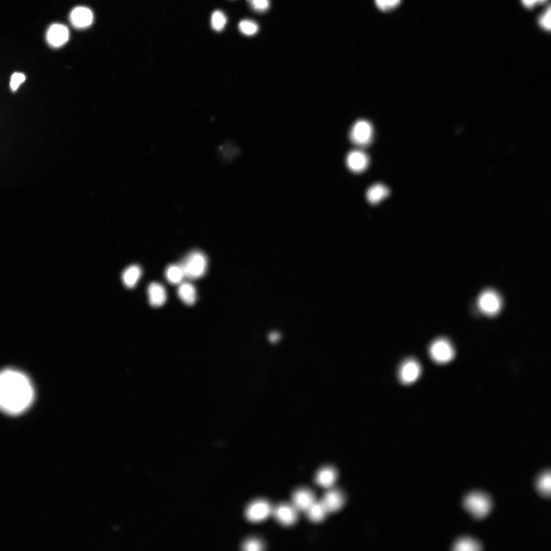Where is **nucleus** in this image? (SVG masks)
Masks as SVG:
<instances>
[{"instance_id":"21","label":"nucleus","mask_w":551,"mask_h":551,"mask_svg":"<svg viewBox=\"0 0 551 551\" xmlns=\"http://www.w3.org/2000/svg\"><path fill=\"white\" fill-rule=\"evenodd\" d=\"M165 275L167 280L174 285L181 283L186 277L180 264L169 265L165 270Z\"/></svg>"},{"instance_id":"13","label":"nucleus","mask_w":551,"mask_h":551,"mask_svg":"<svg viewBox=\"0 0 551 551\" xmlns=\"http://www.w3.org/2000/svg\"><path fill=\"white\" fill-rule=\"evenodd\" d=\"M346 498L343 493L338 489L328 491L321 500L328 512L340 510L345 503Z\"/></svg>"},{"instance_id":"15","label":"nucleus","mask_w":551,"mask_h":551,"mask_svg":"<svg viewBox=\"0 0 551 551\" xmlns=\"http://www.w3.org/2000/svg\"><path fill=\"white\" fill-rule=\"evenodd\" d=\"M148 293L149 302L151 306L159 307L165 303L167 299L166 292L161 284L156 282L150 284Z\"/></svg>"},{"instance_id":"2","label":"nucleus","mask_w":551,"mask_h":551,"mask_svg":"<svg viewBox=\"0 0 551 551\" xmlns=\"http://www.w3.org/2000/svg\"><path fill=\"white\" fill-rule=\"evenodd\" d=\"M180 265L185 277L192 280L197 279L202 277L205 274L208 260L204 253L198 250H195L183 259Z\"/></svg>"},{"instance_id":"25","label":"nucleus","mask_w":551,"mask_h":551,"mask_svg":"<svg viewBox=\"0 0 551 551\" xmlns=\"http://www.w3.org/2000/svg\"><path fill=\"white\" fill-rule=\"evenodd\" d=\"M239 29L242 34L250 37L256 34L259 27L258 24L252 20H244L240 22Z\"/></svg>"},{"instance_id":"27","label":"nucleus","mask_w":551,"mask_h":551,"mask_svg":"<svg viewBox=\"0 0 551 551\" xmlns=\"http://www.w3.org/2000/svg\"><path fill=\"white\" fill-rule=\"evenodd\" d=\"M252 8L258 12H264L270 6V0H247Z\"/></svg>"},{"instance_id":"5","label":"nucleus","mask_w":551,"mask_h":551,"mask_svg":"<svg viewBox=\"0 0 551 551\" xmlns=\"http://www.w3.org/2000/svg\"><path fill=\"white\" fill-rule=\"evenodd\" d=\"M502 301L495 291L487 290L483 292L478 299V306L481 312L486 315H497L501 309Z\"/></svg>"},{"instance_id":"24","label":"nucleus","mask_w":551,"mask_h":551,"mask_svg":"<svg viewBox=\"0 0 551 551\" xmlns=\"http://www.w3.org/2000/svg\"><path fill=\"white\" fill-rule=\"evenodd\" d=\"M456 551H478L481 550V546L474 540L470 538H462L458 540L453 546Z\"/></svg>"},{"instance_id":"17","label":"nucleus","mask_w":551,"mask_h":551,"mask_svg":"<svg viewBox=\"0 0 551 551\" xmlns=\"http://www.w3.org/2000/svg\"><path fill=\"white\" fill-rule=\"evenodd\" d=\"M390 191L388 188L382 184L378 183L371 187L366 192V198L372 204L380 203L389 196Z\"/></svg>"},{"instance_id":"22","label":"nucleus","mask_w":551,"mask_h":551,"mask_svg":"<svg viewBox=\"0 0 551 551\" xmlns=\"http://www.w3.org/2000/svg\"><path fill=\"white\" fill-rule=\"evenodd\" d=\"M537 488L540 494L544 497L550 498L551 495V473L545 471L537 479Z\"/></svg>"},{"instance_id":"28","label":"nucleus","mask_w":551,"mask_h":551,"mask_svg":"<svg viewBox=\"0 0 551 551\" xmlns=\"http://www.w3.org/2000/svg\"><path fill=\"white\" fill-rule=\"evenodd\" d=\"M242 549L245 551H260L264 549L263 543L256 539H250L243 544Z\"/></svg>"},{"instance_id":"29","label":"nucleus","mask_w":551,"mask_h":551,"mask_svg":"<svg viewBox=\"0 0 551 551\" xmlns=\"http://www.w3.org/2000/svg\"><path fill=\"white\" fill-rule=\"evenodd\" d=\"M551 7L549 6L542 14L539 19V24L544 29L551 30Z\"/></svg>"},{"instance_id":"1","label":"nucleus","mask_w":551,"mask_h":551,"mask_svg":"<svg viewBox=\"0 0 551 551\" xmlns=\"http://www.w3.org/2000/svg\"><path fill=\"white\" fill-rule=\"evenodd\" d=\"M35 397L34 388L25 374L12 369L0 372V410L20 414L29 408Z\"/></svg>"},{"instance_id":"16","label":"nucleus","mask_w":551,"mask_h":551,"mask_svg":"<svg viewBox=\"0 0 551 551\" xmlns=\"http://www.w3.org/2000/svg\"><path fill=\"white\" fill-rule=\"evenodd\" d=\"M338 472L332 466H326L320 470L315 475V482L320 486L329 488L337 480Z\"/></svg>"},{"instance_id":"18","label":"nucleus","mask_w":551,"mask_h":551,"mask_svg":"<svg viewBox=\"0 0 551 551\" xmlns=\"http://www.w3.org/2000/svg\"><path fill=\"white\" fill-rule=\"evenodd\" d=\"M178 295L182 302L187 305H193L196 301V290L190 283L185 282L181 284L178 290Z\"/></svg>"},{"instance_id":"8","label":"nucleus","mask_w":551,"mask_h":551,"mask_svg":"<svg viewBox=\"0 0 551 551\" xmlns=\"http://www.w3.org/2000/svg\"><path fill=\"white\" fill-rule=\"evenodd\" d=\"M421 373L420 363L413 358L404 360L400 365L399 378L403 385H408L418 379Z\"/></svg>"},{"instance_id":"30","label":"nucleus","mask_w":551,"mask_h":551,"mask_svg":"<svg viewBox=\"0 0 551 551\" xmlns=\"http://www.w3.org/2000/svg\"><path fill=\"white\" fill-rule=\"evenodd\" d=\"M25 76L20 73H15L12 75L10 80V88L13 91L18 89L19 86L25 80Z\"/></svg>"},{"instance_id":"20","label":"nucleus","mask_w":551,"mask_h":551,"mask_svg":"<svg viewBox=\"0 0 551 551\" xmlns=\"http://www.w3.org/2000/svg\"><path fill=\"white\" fill-rule=\"evenodd\" d=\"M141 275L142 270L140 266L137 265L129 266L123 273L122 280L124 285L129 289L134 288Z\"/></svg>"},{"instance_id":"12","label":"nucleus","mask_w":551,"mask_h":551,"mask_svg":"<svg viewBox=\"0 0 551 551\" xmlns=\"http://www.w3.org/2000/svg\"><path fill=\"white\" fill-rule=\"evenodd\" d=\"M315 501L314 493L307 488L299 489L292 495V504L298 511H306Z\"/></svg>"},{"instance_id":"19","label":"nucleus","mask_w":551,"mask_h":551,"mask_svg":"<svg viewBox=\"0 0 551 551\" xmlns=\"http://www.w3.org/2000/svg\"><path fill=\"white\" fill-rule=\"evenodd\" d=\"M308 518L313 523L322 522L328 512L322 501H315L306 511Z\"/></svg>"},{"instance_id":"26","label":"nucleus","mask_w":551,"mask_h":551,"mask_svg":"<svg viewBox=\"0 0 551 551\" xmlns=\"http://www.w3.org/2000/svg\"><path fill=\"white\" fill-rule=\"evenodd\" d=\"M401 0H375L377 7L383 11L391 10L397 7Z\"/></svg>"},{"instance_id":"9","label":"nucleus","mask_w":551,"mask_h":551,"mask_svg":"<svg viewBox=\"0 0 551 551\" xmlns=\"http://www.w3.org/2000/svg\"><path fill=\"white\" fill-rule=\"evenodd\" d=\"M272 513L277 521L283 526H292L298 520V511L292 504H279L273 508Z\"/></svg>"},{"instance_id":"31","label":"nucleus","mask_w":551,"mask_h":551,"mask_svg":"<svg viewBox=\"0 0 551 551\" xmlns=\"http://www.w3.org/2000/svg\"><path fill=\"white\" fill-rule=\"evenodd\" d=\"M547 0H522L523 4L527 8H532L537 4L546 2Z\"/></svg>"},{"instance_id":"7","label":"nucleus","mask_w":551,"mask_h":551,"mask_svg":"<svg viewBox=\"0 0 551 551\" xmlns=\"http://www.w3.org/2000/svg\"><path fill=\"white\" fill-rule=\"evenodd\" d=\"M273 508L264 500H259L250 504L246 508V516L250 522L257 523L263 521L272 513Z\"/></svg>"},{"instance_id":"4","label":"nucleus","mask_w":551,"mask_h":551,"mask_svg":"<svg viewBox=\"0 0 551 551\" xmlns=\"http://www.w3.org/2000/svg\"><path fill=\"white\" fill-rule=\"evenodd\" d=\"M429 354L434 361L442 364L452 360L455 352L452 345L448 340L441 338L432 343Z\"/></svg>"},{"instance_id":"3","label":"nucleus","mask_w":551,"mask_h":551,"mask_svg":"<svg viewBox=\"0 0 551 551\" xmlns=\"http://www.w3.org/2000/svg\"><path fill=\"white\" fill-rule=\"evenodd\" d=\"M463 506L475 518L480 519L489 513L492 503L490 499L486 494L475 492L465 497L463 501Z\"/></svg>"},{"instance_id":"11","label":"nucleus","mask_w":551,"mask_h":551,"mask_svg":"<svg viewBox=\"0 0 551 551\" xmlns=\"http://www.w3.org/2000/svg\"><path fill=\"white\" fill-rule=\"evenodd\" d=\"M69 38V31L67 27L56 24L49 28L47 33V40L51 46L58 48L64 45Z\"/></svg>"},{"instance_id":"14","label":"nucleus","mask_w":551,"mask_h":551,"mask_svg":"<svg viewBox=\"0 0 551 551\" xmlns=\"http://www.w3.org/2000/svg\"><path fill=\"white\" fill-rule=\"evenodd\" d=\"M94 16L92 11L86 7H77L70 14V21L77 28H86L93 23Z\"/></svg>"},{"instance_id":"23","label":"nucleus","mask_w":551,"mask_h":551,"mask_svg":"<svg viewBox=\"0 0 551 551\" xmlns=\"http://www.w3.org/2000/svg\"><path fill=\"white\" fill-rule=\"evenodd\" d=\"M227 21L225 13L221 10L214 11L211 17V25L212 29L217 32L222 31Z\"/></svg>"},{"instance_id":"10","label":"nucleus","mask_w":551,"mask_h":551,"mask_svg":"<svg viewBox=\"0 0 551 551\" xmlns=\"http://www.w3.org/2000/svg\"><path fill=\"white\" fill-rule=\"evenodd\" d=\"M369 162L368 155L359 150L351 151L346 158L348 168L355 173H360L364 171L368 166Z\"/></svg>"},{"instance_id":"6","label":"nucleus","mask_w":551,"mask_h":551,"mask_svg":"<svg viewBox=\"0 0 551 551\" xmlns=\"http://www.w3.org/2000/svg\"><path fill=\"white\" fill-rule=\"evenodd\" d=\"M349 135L352 143L360 147H365L372 142L374 136L373 128L368 121L360 120L353 125Z\"/></svg>"}]
</instances>
